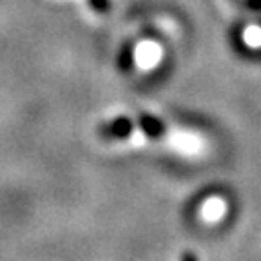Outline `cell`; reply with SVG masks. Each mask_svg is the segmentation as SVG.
Here are the masks:
<instances>
[{"label": "cell", "instance_id": "cell-1", "mask_svg": "<svg viewBox=\"0 0 261 261\" xmlns=\"http://www.w3.org/2000/svg\"><path fill=\"white\" fill-rule=\"evenodd\" d=\"M169 145L174 151L181 152V154H196L201 149L200 138L192 133H185V130H176L169 138Z\"/></svg>", "mask_w": 261, "mask_h": 261}, {"label": "cell", "instance_id": "cell-2", "mask_svg": "<svg viewBox=\"0 0 261 261\" xmlns=\"http://www.w3.org/2000/svg\"><path fill=\"white\" fill-rule=\"evenodd\" d=\"M162 58V47L156 42H142L135 51V60L142 69H152Z\"/></svg>", "mask_w": 261, "mask_h": 261}, {"label": "cell", "instance_id": "cell-3", "mask_svg": "<svg viewBox=\"0 0 261 261\" xmlns=\"http://www.w3.org/2000/svg\"><path fill=\"white\" fill-rule=\"evenodd\" d=\"M225 211H227L225 201L221 200V198H218V196H212V198H208V200L201 205L200 218L205 223H216V221H220L221 218H223Z\"/></svg>", "mask_w": 261, "mask_h": 261}, {"label": "cell", "instance_id": "cell-4", "mask_svg": "<svg viewBox=\"0 0 261 261\" xmlns=\"http://www.w3.org/2000/svg\"><path fill=\"white\" fill-rule=\"evenodd\" d=\"M243 42L252 49L261 47V28H257V25H249V28L243 31Z\"/></svg>", "mask_w": 261, "mask_h": 261}, {"label": "cell", "instance_id": "cell-5", "mask_svg": "<svg viewBox=\"0 0 261 261\" xmlns=\"http://www.w3.org/2000/svg\"><path fill=\"white\" fill-rule=\"evenodd\" d=\"M142 133L149 136H158L162 135L163 130V123L160 120H154L152 116H143L142 118Z\"/></svg>", "mask_w": 261, "mask_h": 261}, {"label": "cell", "instance_id": "cell-6", "mask_svg": "<svg viewBox=\"0 0 261 261\" xmlns=\"http://www.w3.org/2000/svg\"><path fill=\"white\" fill-rule=\"evenodd\" d=\"M107 133L113 136H118V138H123L130 133V123L125 118H120L114 123H111V127H107Z\"/></svg>", "mask_w": 261, "mask_h": 261}, {"label": "cell", "instance_id": "cell-7", "mask_svg": "<svg viewBox=\"0 0 261 261\" xmlns=\"http://www.w3.org/2000/svg\"><path fill=\"white\" fill-rule=\"evenodd\" d=\"M250 6H252V8H261V0H252Z\"/></svg>", "mask_w": 261, "mask_h": 261}]
</instances>
